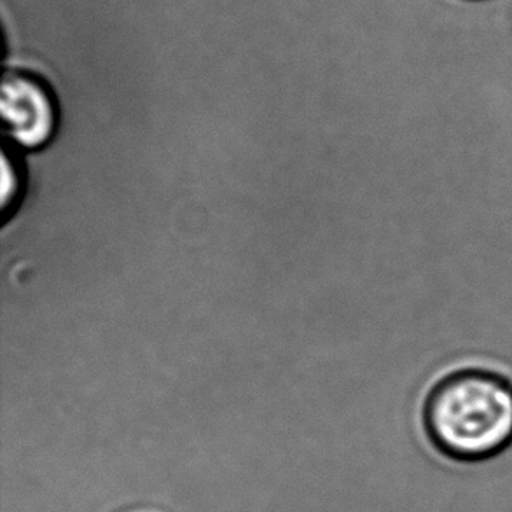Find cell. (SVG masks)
Masks as SVG:
<instances>
[{
  "instance_id": "6da1fadb",
  "label": "cell",
  "mask_w": 512,
  "mask_h": 512,
  "mask_svg": "<svg viewBox=\"0 0 512 512\" xmlns=\"http://www.w3.org/2000/svg\"><path fill=\"white\" fill-rule=\"evenodd\" d=\"M425 422L446 455L458 460L493 457L512 443V385L486 371L453 374L432 390Z\"/></svg>"
},
{
  "instance_id": "7a4b0ae2",
  "label": "cell",
  "mask_w": 512,
  "mask_h": 512,
  "mask_svg": "<svg viewBox=\"0 0 512 512\" xmlns=\"http://www.w3.org/2000/svg\"><path fill=\"white\" fill-rule=\"evenodd\" d=\"M2 118L6 132L18 146H46L58 128L55 93L42 77L9 70L2 81Z\"/></svg>"
},
{
  "instance_id": "3957f363",
  "label": "cell",
  "mask_w": 512,
  "mask_h": 512,
  "mask_svg": "<svg viewBox=\"0 0 512 512\" xmlns=\"http://www.w3.org/2000/svg\"><path fill=\"white\" fill-rule=\"evenodd\" d=\"M4 194H2V212L9 214V210L14 207V200H18L20 194L21 175L20 168L16 167V161L13 160V154L4 153Z\"/></svg>"
}]
</instances>
